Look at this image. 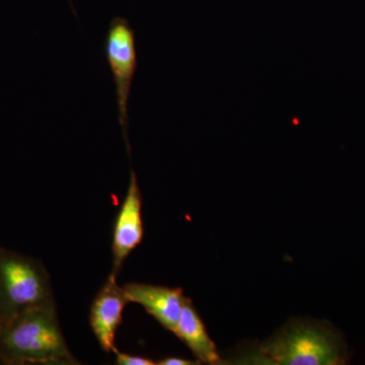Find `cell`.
Returning <instances> with one entry per match:
<instances>
[{"instance_id": "1", "label": "cell", "mask_w": 365, "mask_h": 365, "mask_svg": "<svg viewBox=\"0 0 365 365\" xmlns=\"http://www.w3.org/2000/svg\"><path fill=\"white\" fill-rule=\"evenodd\" d=\"M0 364H79L62 333L56 304L29 309L0 323Z\"/></svg>"}, {"instance_id": "2", "label": "cell", "mask_w": 365, "mask_h": 365, "mask_svg": "<svg viewBox=\"0 0 365 365\" xmlns=\"http://www.w3.org/2000/svg\"><path fill=\"white\" fill-rule=\"evenodd\" d=\"M240 364L339 365L347 364L348 349L339 331L327 322L294 319L262 343Z\"/></svg>"}, {"instance_id": "3", "label": "cell", "mask_w": 365, "mask_h": 365, "mask_svg": "<svg viewBox=\"0 0 365 365\" xmlns=\"http://www.w3.org/2000/svg\"><path fill=\"white\" fill-rule=\"evenodd\" d=\"M56 304L51 277L42 262L0 248V321Z\"/></svg>"}, {"instance_id": "4", "label": "cell", "mask_w": 365, "mask_h": 365, "mask_svg": "<svg viewBox=\"0 0 365 365\" xmlns=\"http://www.w3.org/2000/svg\"><path fill=\"white\" fill-rule=\"evenodd\" d=\"M104 53L111 68L116 96L119 122L123 131L127 150L130 153L128 138V102L132 81L138 66L135 31L126 19L116 16L110 21L104 43Z\"/></svg>"}, {"instance_id": "5", "label": "cell", "mask_w": 365, "mask_h": 365, "mask_svg": "<svg viewBox=\"0 0 365 365\" xmlns=\"http://www.w3.org/2000/svg\"><path fill=\"white\" fill-rule=\"evenodd\" d=\"M143 195L137 175L131 170L128 189L113 227L111 273L118 276L129 255L143 242Z\"/></svg>"}, {"instance_id": "6", "label": "cell", "mask_w": 365, "mask_h": 365, "mask_svg": "<svg viewBox=\"0 0 365 365\" xmlns=\"http://www.w3.org/2000/svg\"><path fill=\"white\" fill-rule=\"evenodd\" d=\"M128 300L123 287H119L117 275L110 274L96 295L91 307L90 323L93 335L106 353L116 351V334L123 319Z\"/></svg>"}, {"instance_id": "7", "label": "cell", "mask_w": 365, "mask_h": 365, "mask_svg": "<svg viewBox=\"0 0 365 365\" xmlns=\"http://www.w3.org/2000/svg\"><path fill=\"white\" fill-rule=\"evenodd\" d=\"M123 290L129 304L143 307L165 330L174 333L187 299L182 288L131 282Z\"/></svg>"}, {"instance_id": "8", "label": "cell", "mask_w": 365, "mask_h": 365, "mask_svg": "<svg viewBox=\"0 0 365 365\" xmlns=\"http://www.w3.org/2000/svg\"><path fill=\"white\" fill-rule=\"evenodd\" d=\"M175 335L188 346L194 356L201 364H223L215 343L206 330L202 319L190 299L185 302L179 323L175 329Z\"/></svg>"}, {"instance_id": "9", "label": "cell", "mask_w": 365, "mask_h": 365, "mask_svg": "<svg viewBox=\"0 0 365 365\" xmlns=\"http://www.w3.org/2000/svg\"><path fill=\"white\" fill-rule=\"evenodd\" d=\"M115 355H116L118 365H157L155 360L148 359V357L131 355L128 353L118 351V350L115 351Z\"/></svg>"}, {"instance_id": "10", "label": "cell", "mask_w": 365, "mask_h": 365, "mask_svg": "<svg viewBox=\"0 0 365 365\" xmlns=\"http://www.w3.org/2000/svg\"><path fill=\"white\" fill-rule=\"evenodd\" d=\"M198 360H188L181 359V357H167V359H160L157 362V365H195L200 364Z\"/></svg>"}, {"instance_id": "11", "label": "cell", "mask_w": 365, "mask_h": 365, "mask_svg": "<svg viewBox=\"0 0 365 365\" xmlns=\"http://www.w3.org/2000/svg\"><path fill=\"white\" fill-rule=\"evenodd\" d=\"M0 323H1V321H0Z\"/></svg>"}]
</instances>
